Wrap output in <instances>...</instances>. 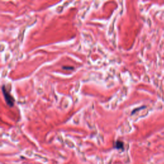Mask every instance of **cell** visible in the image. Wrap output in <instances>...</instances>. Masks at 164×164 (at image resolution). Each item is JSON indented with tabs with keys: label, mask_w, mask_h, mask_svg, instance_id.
I'll list each match as a JSON object with an SVG mask.
<instances>
[{
	"label": "cell",
	"mask_w": 164,
	"mask_h": 164,
	"mask_svg": "<svg viewBox=\"0 0 164 164\" xmlns=\"http://www.w3.org/2000/svg\"><path fill=\"white\" fill-rule=\"evenodd\" d=\"M2 91H3V94L5 97V100L6 104L9 106H10V107H12L14 103V100L13 97L9 93V92L6 91V89L5 88V86L2 87Z\"/></svg>",
	"instance_id": "obj_1"
},
{
	"label": "cell",
	"mask_w": 164,
	"mask_h": 164,
	"mask_svg": "<svg viewBox=\"0 0 164 164\" xmlns=\"http://www.w3.org/2000/svg\"><path fill=\"white\" fill-rule=\"evenodd\" d=\"M115 147H116V148L118 150L123 149V147H124V143L120 141H117L116 142V144H115Z\"/></svg>",
	"instance_id": "obj_2"
},
{
	"label": "cell",
	"mask_w": 164,
	"mask_h": 164,
	"mask_svg": "<svg viewBox=\"0 0 164 164\" xmlns=\"http://www.w3.org/2000/svg\"><path fill=\"white\" fill-rule=\"evenodd\" d=\"M63 69H71V70H72V69H73L74 68H72V67H71V68H68V67H63Z\"/></svg>",
	"instance_id": "obj_3"
}]
</instances>
